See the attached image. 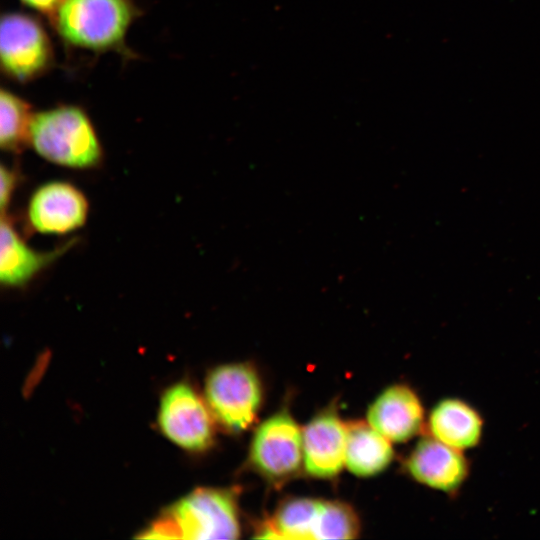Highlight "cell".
Here are the masks:
<instances>
[{"label":"cell","mask_w":540,"mask_h":540,"mask_svg":"<svg viewBox=\"0 0 540 540\" xmlns=\"http://www.w3.org/2000/svg\"><path fill=\"white\" fill-rule=\"evenodd\" d=\"M348 424L334 412H323L303 429V464L317 478L336 476L345 465Z\"/></svg>","instance_id":"8fae6325"},{"label":"cell","mask_w":540,"mask_h":540,"mask_svg":"<svg viewBox=\"0 0 540 540\" xmlns=\"http://www.w3.org/2000/svg\"><path fill=\"white\" fill-rule=\"evenodd\" d=\"M0 62L3 73L19 83L33 81L53 66L51 39L36 17L23 12L2 15Z\"/></svg>","instance_id":"5b68a950"},{"label":"cell","mask_w":540,"mask_h":540,"mask_svg":"<svg viewBox=\"0 0 540 540\" xmlns=\"http://www.w3.org/2000/svg\"><path fill=\"white\" fill-rule=\"evenodd\" d=\"M0 231V282L7 288L28 284L74 244L69 241L51 251H36L19 235L6 213L1 214Z\"/></svg>","instance_id":"7c38bea8"},{"label":"cell","mask_w":540,"mask_h":540,"mask_svg":"<svg viewBox=\"0 0 540 540\" xmlns=\"http://www.w3.org/2000/svg\"><path fill=\"white\" fill-rule=\"evenodd\" d=\"M28 145L46 161L67 168H95L103 158L90 117L83 108L72 104L36 112Z\"/></svg>","instance_id":"3957f363"},{"label":"cell","mask_w":540,"mask_h":540,"mask_svg":"<svg viewBox=\"0 0 540 540\" xmlns=\"http://www.w3.org/2000/svg\"><path fill=\"white\" fill-rule=\"evenodd\" d=\"M212 418L206 401L185 381L171 385L161 396L157 419L160 431L185 450L199 452L211 446Z\"/></svg>","instance_id":"8992f818"},{"label":"cell","mask_w":540,"mask_h":540,"mask_svg":"<svg viewBox=\"0 0 540 540\" xmlns=\"http://www.w3.org/2000/svg\"><path fill=\"white\" fill-rule=\"evenodd\" d=\"M204 396L213 419L226 430L240 432L253 423L258 413L262 386L250 365L224 364L208 373Z\"/></svg>","instance_id":"277c9868"},{"label":"cell","mask_w":540,"mask_h":540,"mask_svg":"<svg viewBox=\"0 0 540 540\" xmlns=\"http://www.w3.org/2000/svg\"><path fill=\"white\" fill-rule=\"evenodd\" d=\"M239 513L231 490L201 487L178 499L152 520L137 538L237 539Z\"/></svg>","instance_id":"6da1fadb"},{"label":"cell","mask_w":540,"mask_h":540,"mask_svg":"<svg viewBox=\"0 0 540 540\" xmlns=\"http://www.w3.org/2000/svg\"><path fill=\"white\" fill-rule=\"evenodd\" d=\"M140 13L133 0H63L51 21L71 47L129 57L125 37Z\"/></svg>","instance_id":"7a4b0ae2"},{"label":"cell","mask_w":540,"mask_h":540,"mask_svg":"<svg viewBox=\"0 0 540 540\" xmlns=\"http://www.w3.org/2000/svg\"><path fill=\"white\" fill-rule=\"evenodd\" d=\"M63 0H20V2L30 9L49 16L50 19L57 11Z\"/></svg>","instance_id":"d6986e66"},{"label":"cell","mask_w":540,"mask_h":540,"mask_svg":"<svg viewBox=\"0 0 540 540\" xmlns=\"http://www.w3.org/2000/svg\"><path fill=\"white\" fill-rule=\"evenodd\" d=\"M89 204L86 196L67 181H50L31 194L26 220L29 228L40 234L63 235L82 227Z\"/></svg>","instance_id":"ba28073f"},{"label":"cell","mask_w":540,"mask_h":540,"mask_svg":"<svg viewBox=\"0 0 540 540\" xmlns=\"http://www.w3.org/2000/svg\"><path fill=\"white\" fill-rule=\"evenodd\" d=\"M409 475L431 489L455 493L469 475V462L463 451L452 448L432 436L423 437L406 459Z\"/></svg>","instance_id":"9c48e42d"},{"label":"cell","mask_w":540,"mask_h":540,"mask_svg":"<svg viewBox=\"0 0 540 540\" xmlns=\"http://www.w3.org/2000/svg\"><path fill=\"white\" fill-rule=\"evenodd\" d=\"M1 187H0V204L1 212L6 213L13 197L14 191L18 182V175L15 169L9 168L4 164L1 165Z\"/></svg>","instance_id":"ac0fdd59"},{"label":"cell","mask_w":540,"mask_h":540,"mask_svg":"<svg viewBox=\"0 0 540 540\" xmlns=\"http://www.w3.org/2000/svg\"><path fill=\"white\" fill-rule=\"evenodd\" d=\"M394 456L391 441L363 422L348 424L345 466L354 475L369 477L382 472Z\"/></svg>","instance_id":"5bb4252c"},{"label":"cell","mask_w":540,"mask_h":540,"mask_svg":"<svg viewBox=\"0 0 540 540\" xmlns=\"http://www.w3.org/2000/svg\"><path fill=\"white\" fill-rule=\"evenodd\" d=\"M367 421L391 442H406L422 431L424 409L420 398L410 387L395 384L383 390L373 401Z\"/></svg>","instance_id":"30bf717a"},{"label":"cell","mask_w":540,"mask_h":540,"mask_svg":"<svg viewBox=\"0 0 540 540\" xmlns=\"http://www.w3.org/2000/svg\"><path fill=\"white\" fill-rule=\"evenodd\" d=\"M250 462L263 476L280 480L294 475L303 462V434L285 411L266 419L255 431Z\"/></svg>","instance_id":"52a82bcc"},{"label":"cell","mask_w":540,"mask_h":540,"mask_svg":"<svg viewBox=\"0 0 540 540\" xmlns=\"http://www.w3.org/2000/svg\"><path fill=\"white\" fill-rule=\"evenodd\" d=\"M323 500L294 498L283 502L264 524L258 538L315 539Z\"/></svg>","instance_id":"9a60e30c"},{"label":"cell","mask_w":540,"mask_h":540,"mask_svg":"<svg viewBox=\"0 0 540 540\" xmlns=\"http://www.w3.org/2000/svg\"><path fill=\"white\" fill-rule=\"evenodd\" d=\"M32 107L12 91H0V146L8 152H19L29 144V133L34 117Z\"/></svg>","instance_id":"2e32d148"},{"label":"cell","mask_w":540,"mask_h":540,"mask_svg":"<svg viewBox=\"0 0 540 540\" xmlns=\"http://www.w3.org/2000/svg\"><path fill=\"white\" fill-rule=\"evenodd\" d=\"M359 533L354 510L340 501H323L315 539H352Z\"/></svg>","instance_id":"e0dca14e"},{"label":"cell","mask_w":540,"mask_h":540,"mask_svg":"<svg viewBox=\"0 0 540 540\" xmlns=\"http://www.w3.org/2000/svg\"><path fill=\"white\" fill-rule=\"evenodd\" d=\"M429 435L460 451L477 446L484 422L479 412L459 398H443L431 409L427 419Z\"/></svg>","instance_id":"4fadbf2b"}]
</instances>
